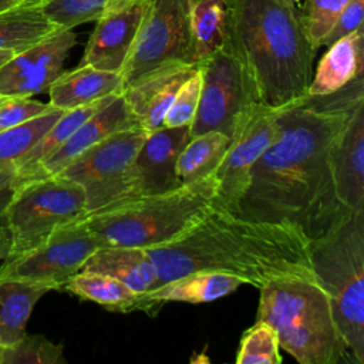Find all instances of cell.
Segmentation results:
<instances>
[{
	"mask_svg": "<svg viewBox=\"0 0 364 364\" xmlns=\"http://www.w3.org/2000/svg\"><path fill=\"white\" fill-rule=\"evenodd\" d=\"M364 101V78L327 95H304L280 108L279 135L255 164L237 215L294 222L311 239L344 210L334 196L328 154L354 108Z\"/></svg>",
	"mask_w": 364,
	"mask_h": 364,
	"instance_id": "1",
	"label": "cell"
},
{
	"mask_svg": "<svg viewBox=\"0 0 364 364\" xmlns=\"http://www.w3.org/2000/svg\"><path fill=\"white\" fill-rule=\"evenodd\" d=\"M146 250L156 267L152 289L198 270L229 273L257 289L287 277L318 282L300 225L245 218L216 203L186 230Z\"/></svg>",
	"mask_w": 364,
	"mask_h": 364,
	"instance_id": "2",
	"label": "cell"
},
{
	"mask_svg": "<svg viewBox=\"0 0 364 364\" xmlns=\"http://www.w3.org/2000/svg\"><path fill=\"white\" fill-rule=\"evenodd\" d=\"M226 46L262 105L283 108L307 95L316 48L297 0H225Z\"/></svg>",
	"mask_w": 364,
	"mask_h": 364,
	"instance_id": "3",
	"label": "cell"
},
{
	"mask_svg": "<svg viewBox=\"0 0 364 364\" xmlns=\"http://www.w3.org/2000/svg\"><path fill=\"white\" fill-rule=\"evenodd\" d=\"M259 294L256 320L276 330L280 348L297 363L354 361L318 282L299 277L272 280L259 287Z\"/></svg>",
	"mask_w": 364,
	"mask_h": 364,
	"instance_id": "4",
	"label": "cell"
},
{
	"mask_svg": "<svg viewBox=\"0 0 364 364\" xmlns=\"http://www.w3.org/2000/svg\"><path fill=\"white\" fill-rule=\"evenodd\" d=\"M215 171L200 179L152 195L122 200L81 219L105 246L151 247L165 243L198 222L213 205Z\"/></svg>",
	"mask_w": 364,
	"mask_h": 364,
	"instance_id": "5",
	"label": "cell"
},
{
	"mask_svg": "<svg viewBox=\"0 0 364 364\" xmlns=\"http://www.w3.org/2000/svg\"><path fill=\"white\" fill-rule=\"evenodd\" d=\"M310 262L348 351L364 364V210L341 212L311 237Z\"/></svg>",
	"mask_w": 364,
	"mask_h": 364,
	"instance_id": "6",
	"label": "cell"
},
{
	"mask_svg": "<svg viewBox=\"0 0 364 364\" xmlns=\"http://www.w3.org/2000/svg\"><path fill=\"white\" fill-rule=\"evenodd\" d=\"M3 213L10 232V252L6 259H11L85 215V189L61 175L26 181L14 186Z\"/></svg>",
	"mask_w": 364,
	"mask_h": 364,
	"instance_id": "7",
	"label": "cell"
},
{
	"mask_svg": "<svg viewBox=\"0 0 364 364\" xmlns=\"http://www.w3.org/2000/svg\"><path fill=\"white\" fill-rule=\"evenodd\" d=\"M169 64H196L189 0H146L138 34L121 70L122 88Z\"/></svg>",
	"mask_w": 364,
	"mask_h": 364,
	"instance_id": "8",
	"label": "cell"
},
{
	"mask_svg": "<svg viewBox=\"0 0 364 364\" xmlns=\"http://www.w3.org/2000/svg\"><path fill=\"white\" fill-rule=\"evenodd\" d=\"M200 95L189 135L219 131L232 138L245 114L260 104L239 60L225 44L199 63Z\"/></svg>",
	"mask_w": 364,
	"mask_h": 364,
	"instance_id": "9",
	"label": "cell"
},
{
	"mask_svg": "<svg viewBox=\"0 0 364 364\" xmlns=\"http://www.w3.org/2000/svg\"><path fill=\"white\" fill-rule=\"evenodd\" d=\"M104 242L78 218L54 230L36 247L0 266V279L37 283L50 290H63L64 284L82 269L87 259Z\"/></svg>",
	"mask_w": 364,
	"mask_h": 364,
	"instance_id": "10",
	"label": "cell"
},
{
	"mask_svg": "<svg viewBox=\"0 0 364 364\" xmlns=\"http://www.w3.org/2000/svg\"><path fill=\"white\" fill-rule=\"evenodd\" d=\"M279 111L280 108L256 104L236 125L230 145L215 169L218 206L237 213L255 164L279 135Z\"/></svg>",
	"mask_w": 364,
	"mask_h": 364,
	"instance_id": "11",
	"label": "cell"
},
{
	"mask_svg": "<svg viewBox=\"0 0 364 364\" xmlns=\"http://www.w3.org/2000/svg\"><path fill=\"white\" fill-rule=\"evenodd\" d=\"M146 134L139 125L112 132L57 173L78 182L85 189L87 213L111 202L119 178L131 165Z\"/></svg>",
	"mask_w": 364,
	"mask_h": 364,
	"instance_id": "12",
	"label": "cell"
},
{
	"mask_svg": "<svg viewBox=\"0 0 364 364\" xmlns=\"http://www.w3.org/2000/svg\"><path fill=\"white\" fill-rule=\"evenodd\" d=\"M189 138V125L161 127L148 132L131 165L119 178L107 206L179 186L175 165Z\"/></svg>",
	"mask_w": 364,
	"mask_h": 364,
	"instance_id": "13",
	"label": "cell"
},
{
	"mask_svg": "<svg viewBox=\"0 0 364 364\" xmlns=\"http://www.w3.org/2000/svg\"><path fill=\"white\" fill-rule=\"evenodd\" d=\"M77 44L73 30L60 28L34 46L16 53L0 67V97H23L48 92L63 73L70 50Z\"/></svg>",
	"mask_w": 364,
	"mask_h": 364,
	"instance_id": "14",
	"label": "cell"
},
{
	"mask_svg": "<svg viewBox=\"0 0 364 364\" xmlns=\"http://www.w3.org/2000/svg\"><path fill=\"white\" fill-rule=\"evenodd\" d=\"M146 0H112L95 20L80 64L121 73L138 34Z\"/></svg>",
	"mask_w": 364,
	"mask_h": 364,
	"instance_id": "15",
	"label": "cell"
},
{
	"mask_svg": "<svg viewBox=\"0 0 364 364\" xmlns=\"http://www.w3.org/2000/svg\"><path fill=\"white\" fill-rule=\"evenodd\" d=\"M328 168L338 203L348 210H364V101L334 139Z\"/></svg>",
	"mask_w": 364,
	"mask_h": 364,
	"instance_id": "16",
	"label": "cell"
},
{
	"mask_svg": "<svg viewBox=\"0 0 364 364\" xmlns=\"http://www.w3.org/2000/svg\"><path fill=\"white\" fill-rule=\"evenodd\" d=\"M198 67L199 64L164 65L124 87L121 94L136 124L146 132L161 128L178 90Z\"/></svg>",
	"mask_w": 364,
	"mask_h": 364,
	"instance_id": "17",
	"label": "cell"
},
{
	"mask_svg": "<svg viewBox=\"0 0 364 364\" xmlns=\"http://www.w3.org/2000/svg\"><path fill=\"white\" fill-rule=\"evenodd\" d=\"M134 125L138 124L129 111L122 94L114 95L102 108L87 118L73 132V135L30 175L27 181L60 173L75 158H78L82 152H85L105 136Z\"/></svg>",
	"mask_w": 364,
	"mask_h": 364,
	"instance_id": "18",
	"label": "cell"
},
{
	"mask_svg": "<svg viewBox=\"0 0 364 364\" xmlns=\"http://www.w3.org/2000/svg\"><path fill=\"white\" fill-rule=\"evenodd\" d=\"M242 284H245L242 279L229 273L198 270L172 279L144 294H139L134 310H142L155 316L165 303H208L233 293Z\"/></svg>",
	"mask_w": 364,
	"mask_h": 364,
	"instance_id": "19",
	"label": "cell"
},
{
	"mask_svg": "<svg viewBox=\"0 0 364 364\" xmlns=\"http://www.w3.org/2000/svg\"><path fill=\"white\" fill-rule=\"evenodd\" d=\"M122 92L121 73L100 70L80 64L71 71H63L50 85V105L63 111L85 107L112 94Z\"/></svg>",
	"mask_w": 364,
	"mask_h": 364,
	"instance_id": "20",
	"label": "cell"
},
{
	"mask_svg": "<svg viewBox=\"0 0 364 364\" xmlns=\"http://www.w3.org/2000/svg\"><path fill=\"white\" fill-rule=\"evenodd\" d=\"M364 54V28L341 37L328 46L313 73L309 95H327L338 91L363 74Z\"/></svg>",
	"mask_w": 364,
	"mask_h": 364,
	"instance_id": "21",
	"label": "cell"
},
{
	"mask_svg": "<svg viewBox=\"0 0 364 364\" xmlns=\"http://www.w3.org/2000/svg\"><path fill=\"white\" fill-rule=\"evenodd\" d=\"M81 270L108 274L138 294L151 290L156 280V267L145 247L102 246L84 263Z\"/></svg>",
	"mask_w": 364,
	"mask_h": 364,
	"instance_id": "22",
	"label": "cell"
},
{
	"mask_svg": "<svg viewBox=\"0 0 364 364\" xmlns=\"http://www.w3.org/2000/svg\"><path fill=\"white\" fill-rule=\"evenodd\" d=\"M50 289L37 283L0 279V344L9 347L27 331V323L37 301Z\"/></svg>",
	"mask_w": 364,
	"mask_h": 364,
	"instance_id": "23",
	"label": "cell"
},
{
	"mask_svg": "<svg viewBox=\"0 0 364 364\" xmlns=\"http://www.w3.org/2000/svg\"><path fill=\"white\" fill-rule=\"evenodd\" d=\"M114 95L117 94H112L101 101H97L85 107H78V108L64 111L61 117L53 124V127L41 136V139L24 156H21L16 162V169H17L16 185L27 181L30 175L48 156H51L87 118H90L100 108H102Z\"/></svg>",
	"mask_w": 364,
	"mask_h": 364,
	"instance_id": "24",
	"label": "cell"
},
{
	"mask_svg": "<svg viewBox=\"0 0 364 364\" xmlns=\"http://www.w3.org/2000/svg\"><path fill=\"white\" fill-rule=\"evenodd\" d=\"M60 30L38 4H23L0 13V50L20 53Z\"/></svg>",
	"mask_w": 364,
	"mask_h": 364,
	"instance_id": "25",
	"label": "cell"
},
{
	"mask_svg": "<svg viewBox=\"0 0 364 364\" xmlns=\"http://www.w3.org/2000/svg\"><path fill=\"white\" fill-rule=\"evenodd\" d=\"M63 290L82 299L94 301L111 311H134L138 293L119 280L97 272L80 270L63 287Z\"/></svg>",
	"mask_w": 364,
	"mask_h": 364,
	"instance_id": "26",
	"label": "cell"
},
{
	"mask_svg": "<svg viewBox=\"0 0 364 364\" xmlns=\"http://www.w3.org/2000/svg\"><path fill=\"white\" fill-rule=\"evenodd\" d=\"M229 145L230 136L219 131L191 136L176 159L178 181L189 183L212 173L222 162Z\"/></svg>",
	"mask_w": 364,
	"mask_h": 364,
	"instance_id": "27",
	"label": "cell"
},
{
	"mask_svg": "<svg viewBox=\"0 0 364 364\" xmlns=\"http://www.w3.org/2000/svg\"><path fill=\"white\" fill-rule=\"evenodd\" d=\"M189 20L199 64L226 44V3L225 0H189Z\"/></svg>",
	"mask_w": 364,
	"mask_h": 364,
	"instance_id": "28",
	"label": "cell"
},
{
	"mask_svg": "<svg viewBox=\"0 0 364 364\" xmlns=\"http://www.w3.org/2000/svg\"><path fill=\"white\" fill-rule=\"evenodd\" d=\"M64 111L50 107L47 111L0 132V164H14L24 156L53 127Z\"/></svg>",
	"mask_w": 364,
	"mask_h": 364,
	"instance_id": "29",
	"label": "cell"
},
{
	"mask_svg": "<svg viewBox=\"0 0 364 364\" xmlns=\"http://www.w3.org/2000/svg\"><path fill=\"white\" fill-rule=\"evenodd\" d=\"M236 364H280L279 338L276 330L263 320H256L240 340Z\"/></svg>",
	"mask_w": 364,
	"mask_h": 364,
	"instance_id": "30",
	"label": "cell"
},
{
	"mask_svg": "<svg viewBox=\"0 0 364 364\" xmlns=\"http://www.w3.org/2000/svg\"><path fill=\"white\" fill-rule=\"evenodd\" d=\"M112 0H41L38 3L44 16L58 28L73 27L97 20Z\"/></svg>",
	"mask_w": 364,
	"mask_h": 364,
	"instance_id": "31",
	"label": "cell"
},
{
	"mask_svg": "<svg viewBox=\"0 0 364 364\" xmlns=\"http://www.w3.org/2000/svg\"><path fill=\"white\" fill-rule=\"evenodd\" d=\"M1 364H65L64 346L41 334H24L14 344L4 347Z\"/></svg>",
	"mask_w": 364,
	"mask_h": 364,
	"instance_id": "32",
	"label": "cell"
},
{
	"mask_svg": "<svg viewBox=\"0 0 364 364\" xmlns=\"http://www.w3.org/2000/svg\"><path fill=\"white\" fill-rule=\"evenodd\" d=\"M348 1L350 0H304L300 14L316 50L321 47L323 40Z\"/></svg>",
	"mask_w": 364,
	"mask_h": 364,
	"instance_id": "33",
	"label": "cell"
},
{
	"mask_svg": "<svg viewBox=\"0 0 364 364\" xmlns=\"http://www.w3.org/2000/svg\"><path fill=\"white\" fill-rule=\"evenodd\" d=\"M200 95V73L198 70L181 85L173 97L162 127H185L191 125L198 109Z\"/></svg>",
	"mask_w": 364,
	"mask_h": 364,
	"instance_id": "34",
	"label": "cell"
},
{
	"mask_svg": "<svg viewBox=\"0 0 364 364\" xmlns=\"http://www.w3.org/2000/svg\"><path fill=\"white\" fill-rule=\"evenodd\" d=\"M50 107L48 102H41L33 98H3L0 102V132L47 111Z\"/></svg>",
	"mask_w": 364,
	"mask_h": 364,
	"instance_id": "35",
	"label": "cell"
},
{
	"mask_svg": "<svg viewBox=\"0 0 364 364\" xmlns=\"http://www.w3.org/2000/svg\"><path fill=\"white\" fill-rule=\"evenodd\" d=\"M364 18V0H350L348 4L343 9L337 20L334 21L331 30L323 40V46L328 47L334 41L340 40L341 37L355 31L357 28L363 27Z\"/></svg>",
	"mask_w": 364,
	"mask_h": 364,
	"instance_id": "36",
	"label": "cell"
},
{
	"mask_svg": "<svg viewBox=\"0 0 364 364\" xmlns=\"http://www.w3.org/2000/svg\"><path fill=\"white\" fill-rule=\"evenodd\" d=\"M17 169L14 164H0V210L4 209L16 186Z\"/></svg>",
	"mask_w": 364,
	"mask_h": 364,
	"instance_id": "37",
	"label": "cell"
},
{
	"mask_svg": "<svg viewBox=\"0 0 364 364\" xmlns=\"http://www.w3.org/2000/svg\"><path fill=\"white\" fill-rule=\"evenodd\" d=\"M10 252V232L6 216L0 210V260H4Z\"/></svg>",
	"mask_w": 364,
	"mask_h": 364,
	"instance_id": "38",
	"label": "cell"
},
{
	"mask_svg": "<svg viewBox=\"0 0 364 364\" xmlns=\"http://www.w3.org/2000/svg\"><path fill=\"white\" fill-rule=\"evenodd\" d=\"M23 4H28V3H26L24 0H0V13L14 9V7H18V6H23Z\"/></svg>",
	"mask_w": 364,
	"mask_h": 364,
	"instance_id": "39",
	"label": "cell"
},
{
	"mask_svg": "<svg viewBox=\"0 0 364 364\" xmlns=\"http://www.w3.org/2000/svg\"><path fill=\"white\" fill-rule=\"evenodd\" d=\"M14 54H16V53L11 51V50H0V67H1L6 61H9Z\"/></svg>",
	"mask_w": 364,
	"mask_h": 364,
	"instance_id": "40",
	"label": "cell"
},
{
	"mask_svg": "<svg viewBox=\"0 0 364 364\" xmlns=\"http://www.w3.org/2000/svg\"><path fill=\"white\" fill-rule=\"evenodd\" d=\"M24 1L28 4H38L41 0H24Z\"/></svg>",
	"mask_w": 364,
	"mask_h": 364,
	"instance_id": "41",
	"label": "cell"
},
{
	"mask_svg": "<svg viewBox=\"0 0 364 364\" xmlns=\"http://www.w3.org/2000/svg\"><path fill=\"white\" fill-rule=\"evenodd\" d=\"M3 351H4V347L0 344V364H1V361H3Z\"/></svg>",
	"mask_w": 364,
	"mask_h": 364,
	"instance_id": "42",
	"label": "cell"
},
{
	"mask_svg": "<svg viewBox=\"0 0 364 364\" xmlns=\"http://www.w3.org/2000/svg\"><path fill=\"white\" fill-rule=\"evenodd\" d=\"M1 100H3V98H1V97H0V102H1Z\"/></svg>",
	"mask_w": 364,
	"mask_h": 364,
	"instance_id": "43",
	"label": "cell"
}]
</instances>
